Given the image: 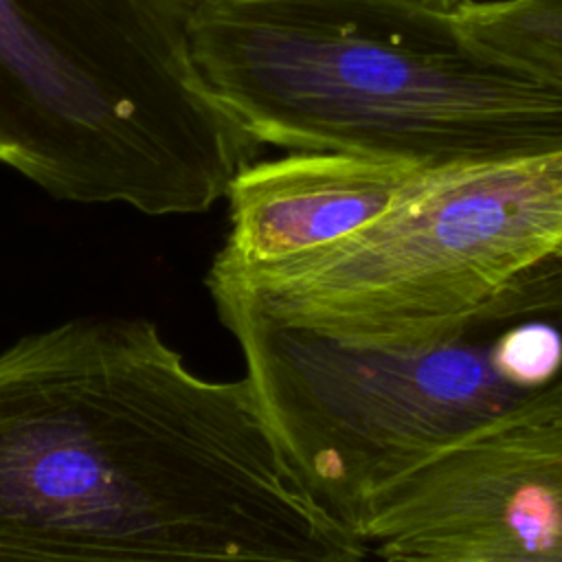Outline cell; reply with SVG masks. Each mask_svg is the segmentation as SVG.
<instances>
[{
  "instance_id": "obj_5",
  "label": "cell",
  "mask_w": 562,
  "mask_h": 562,
  "mask_svg": "<svg viewBox=\"0 0 562 562\" xmlns=\"http://www.w3.org/2000/svg\"><path fill=\"white\" fill-rule=\"evenodd\" d=\"M562 257V147L419 169L347 239L270 266L213 259L206 288L367 347L435 342Z\"/></svg>"
},
{
  "instance_id": "obj_7",
  "label": "cell",
  "mask_w": 562,
  "mask_h": 562,
  "mask_svg": "<svg viewBox=\"0 0 562 562\" xmlns=\"http://www.w3.org/2000/svg\"><path fill=\"white\" fill-rule=\"evenodd\" d=\"M419 169L345 151L252 160L226 189L228 233L215 259L270 266L329 248L380 217Z\"/></svg>"
},
{
  "instance_id": "obj_10",
  "label": "cell",
  "mask_w": 562,
  "mask_h": 562,
  "mask_svg": "<svg viewBox=\"0 0 562 562\" xmlns=\"http://www.w3.org/2000/svg\"><path fill=\"white\" fill-rule=\"evenodd\" d=\"M542 562H562V558L560 560H542Z\"/></svg>"
},
{
  "instance_id": "obj_4",
  "label": "cell",
  "mask_w": 562,
  "mask_h": 562,
  "mask_svg": "<svg viewBox=\"0 0 562 562\" xmlns=\"http://www.w3.org/2000/svg\"><path fill=\"white\" fill-rule=\"evenodd\" d=\"M211 296L292 468L351 531L384 485L562 386V257L417 347L342 342Z\"/></svg>"
},
{
  "instance_id": "obj_2",
  "label": "cell",
  "mask_w": 562,
  "mask_h": 562,
  "mask_svg": "<svg viewBox=\"0 0 562 562\" xmlns=\"http://www.w3.org/2000/svg\"><path fill=\"white\" fill-rule=\"evenodd\" d=\"M191 55L259 147L417 167L562 147V94L406 0H202Z\"/></svg>"
},
{
  "instance_id": "obj_1",
  "label": "cell",
  "mask_w": 562,
  "mask_h": 562,
  "mask_svg": "<svg viewBox=\"0 0 562 562\" xmlns=\"http://www.w3.org/2000/svg\"><path fill=\"white\" fill-rule=\"evenodd\" d=\"M248 375L211 380L145 318L0 351V562H364Z\"/></svg>"
},
{
  "instance_id": "obj_8",
  "label": "cell",
  "mask_w": 562,
  "mask_h": 562,
  "mask_svg": "<svg viewBox=\"0 0 562 562\" xmlns=\"http://www.w3.org/2000/svg\"><path fill=\"white\" fill-rule=\"evenodd\" d=\"M454 20L476 46L562 94V0H468Z\"/></svg>"
},
{
  "instance_id": "obj_9",
  "label": "cell",
  "mask_w": 562,
  "mask_h": 562,
  "mask_svg": "<svg viewBox=\"0 0 562 562\" xmlns=\"http://www.w3.org/2000/svg\"><path fill=\"white\" fill-rule=\"evenodd\" d=\"M406 2H413V4L424 7V9H432V11H439V13L454 15L468 0H406Z\"/></svg>"
},
{
  "instance_id": "obj_6",
  "label": "cell",
  "mask_w": 562,
  "mask_h": 562,
  "mask_svg": "<svg viewBox=\"0 0 562 562\" xmlns=\"http://www.w3.org/2000/svg\"><path fill=\"white\" fill-rule=\"evenodd\" d=\"M353 533L382 562L560 560L562 386L384 485Z\"/></svg>"
},
{
  "instance_id": "obj_3",
  "label": "cell",
  "mask_w": 562,
  "mask_h": 562,
  "mask_svg": "<svg viewBox=\"0 0 562 562\" xmlns=\"http://www.w3.org/2000/svg\"><path fill=\"white\" fill-rule=\"evenodd\" d=\"M202 0H0V162L55 200L209 211L255 160L191 55Z\"/></svg>"
}]
</instances>
